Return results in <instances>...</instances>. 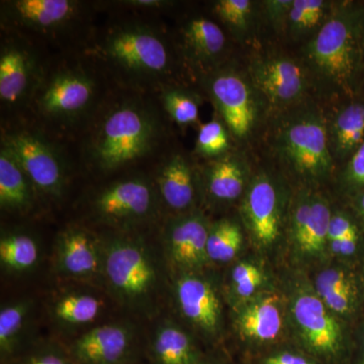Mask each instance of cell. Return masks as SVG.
Masks as SVG:
<instances>
[{"instance_id": "cell-10", "label": "cell", "mask_w": 364, "mask_h": 364, "mask_svg": "<svg viewBox=\"0 0 364 364\" xmlns=\"http://www.w3.org/2000/svg\"><path fill=\"white\" fill-rule=\"evenodd\" d=\"M250 76L254 87L277 107L298 102L308 88V78L303 67L289 57L254 60Z\"/></svg>"}, {"instance_id": "cell-29", "label": "cell", "mask_w": 364, "mask_h": 364, "mask_svg": "<svg viewBox=\"0 0 364 364\" xmlns=\"http://www.w3.org/2000/svg\"><path fill=\"white\" fill-rule=\"evenodd\" d=\"M38 259L39 247L28 235L9 234L0 240V261L9 272H28L35 267Z\"/></svg>"}, {"instance_id": "cell-4", "label": "cell", "mask_w": 364, "mask_h": 364, "mask_svg": "<svg viewBox=\"0 0 364 364\" xmlns=\"http://www.w3.org/2000/svg\"><path fill=\"white\" fill-rule=\"evenodd\" d=\"M309 64L329 85L347 87L356 65V33L353 21L344 11L329 18L309 42Z\"/></svg>"}, {"instance_id": "cell-12", "label": "cell", "mask_w": 364, "mask_h": 364, "mask_svg": "<svg viewBox=\"0 0 364 364\" xmlns=\"http://www.w3.org/2000/svg\"><path fill=\"white\" fill-rule=\"evenodd\" d=\"M95 97V83L83 72L67 70L52 76L41 90L38 105L50 117L77 116Z\"/></svg>"}, {"instance_id": "cell-40", "label": "cell", "mask_w": 364, "mask_h": 364, "mask_svg": "<svg viewBox=\"0 0 364 364\" xmlns=\"http://www.w3.org/2000/svg\"><path fill=\"white\" fill-rule=\"evenodd\" d=\"M294 0H268L264 2L265 13L273 25L282 26L287 23Z\"/></svg>"}, {"instance_id": "cell-27", "label": "cell", "mask_w": 364, "mask_h": 364, "mask_svg": "<svg viewBox=\"0 0 364 364\" xmlns=\"http://www.w3.org/2000/svg\"><path fill=\"white\" fill-rule=\"evenodd\" d=\"M32 310V301L28 299L16 301L4 306L0 311V358L2 361L13 358L26 343L23 330Z\"/></svg>"}, {"instance_id": "cell-21", "label": "cell", "mask_w": 364, "mask_h": 364, "mask_svg": "<svg viewBox=\"0 0 364 364\" xmlns=\"http://www.w3.org/2000/svg\"><path fill=\"white\" fill-rule=\"evenodd\" d=\"M33 60L18 46L4 48L0 56V98L6 105L23 100L32 85Z\"/></svg>"}, {"instance_id": "cell-3", "label": "cell", "mask_w": 364, "mask_h": 364, "mask_svg": "<svg viewBox=\"0 0 364 364\" xmlns=\"http://www.w3.org/2000/svg\"><path fill=\"white\" fill-rule=\"evenodd\" d=\"M277 150L301 176L321 178L332 168L327 124L318 112H301L284 122L277 133Z\"/></svg>"}, {"instance_id": "cell-13", "label": "cell", "mask_w": 364, "mask_h": 364, "mask_svg": "<svg viewBox=\"0 0 364 364\" xmlns=\"http://www.w3.org/2000/svg\"><path fill=\"white\" fill-rule=\"evenodd\" d=\"M279 198L269 178L258 177L249 189L243 210L254 238L261 245H270L279 234Z\"/></svg>"}, {"instance_id": "cell-23", "label": "cell", "mask_w": 364, "mask_h": 364, "mask_svg": "<svg viewBox=\"0 0 364 364\" xmlns=\"http://www.w3.org/2000/svg\"><path fill=\"white\" fill-rule=\"evenodd\" d=\"M160 193L164 202L176 210L188 208L193 202V172L181 155H173L163 165L159 174Z\"/></svg>"}, {"instance_id": "cell-6", "label": "cell", "mask_w": 364, "mask_h": 364, "mask_svg": "<svg viewBox=\"0 0 364 364\" xmlns=\"http://www.w3.org/2000/svg\"><path fill=\"white\" fill-rule=\"evenodd\" d=\"M210 95L225 126L238 140L253 133L259 109L250 85L237 72H219L210 79Z\"/></svg>"}, {"instance_id": "cell-35", "label": "cell", "mask_w": 364, "mask_h": 364, "mask_svg": "<svg viewBox=\"0 0 364 364\" xmlns=\"http://www.w3.org/2000/svg\"><path fill=\"white\" fill-rule=\"evenodd\" d=\"M252 2L249 0H220L215 2V14L236 33H244L250 26Z\"/></svg>"}, {"instance_id": "cell-39", "label": "cell", "mask_w": 364, "mask_h": 364, "mask_svg": "<svg viewBox=\"0 0 364 364\" xmlns=\"http://www.w3.org/2000/svg\"><path fill=\"white\" fill-rule=\"evenodd\" d=\"M354 234H358V230L352 224L350 220L347 219L346 217L342 215H332L331 222H330L329 235H328V242L329 243Z\"/></svg>"}, {"instance_id": "cell-33", "label": "cell", "mask_w": 364, "mask_h": 364, "mask_svg": "<svg viewBox=\"0 0 364 364\" xmlns=\"http://www.w3.org/2000/svg\"><path fill=\"white\" fill-rule=\"evenodd\" d=\"M229 131L219 119L203 124L196 136V150L205 157H219L230 147Z\"/></svg>"}, {"instance_id": "cell-26", "label": "cell", "mask_w": 364, "mask_h": 364, "mask_svg": "<svg viewBox=\"0 0 364 364\" xmlns=\"http://www.w3.org/2000/svg\"><path fill=\"white\" fill-rule=\"evenodd\" d=\"M207 184L208 193L215 200H237L245 186V168L240 158L226 155L213 162L208 168Z\"/></svg>"}, {"instance_id": "cell-41", "label": "cell", "mask_w": 364, "mask_h": 364, "mask_svg": "<svg viewBox=\"0 0 364 364\" xmlns=\"http://www.w3.org/2000/svg\"><path fill=\"white\" fill-rule=\"evenodd\" d=\"M325 306L332 312L345 314L350 310L352 303V289H345L340 293L331 294L327 298L321 299Z\"/></svg>"}, {"instance_id": "cell-17", "label": "cell", "mask_w": 364, "mask_h": 364, "mask_svg": "<svg viewBox=\"0 0 364 364\" xmlns=\"http://www.w3.org/2000/svg\"><path fill=\"white\" fill-rule=\"evenodd\" d=\"M331 212L324 200L318 198L299 203L293 217L294 240L303 253L321 252L328 242Z\"/></svg>"}, {"instance_id": "cell-47", "label": "cell", "mask_w": 364, "mask_h": 364, "mask_svg": "<svg viewBox=\"0 0 364 364\" xmlns=\"http://www.w3.org/2000/svg\"><path fill=\"white\" fill-rule=\"evenodd\" d=\"M356 364H364V347L363 352H361L360 358H359L358 363Z\"/></svg>"}, {"instance_id": "cell-24", "label": "cell", "mask_w": 364, "mask_h": 364, "mask_svg": "<svg viewBox=\"0 0 364 364\" xmlns=\"http://www.w3.org/2000/svg\"><path fill=\"white\" fill-rule=\"evenodd\" d=\"M277 303V299L272 296L246 309L238 320L241 334L254 342L274 341L282 328V318Z\"/></svg>"}, {"instance_id": "cell-48", "label": "cell", "mask_w": 364, "mask_h": 364, "mask_svg": "<svg viewBox=\"0 0 364 364\" xmlns=\"http://www.w3.org/2000/svg\"><path fill=\"white\" fill-rule=\"evenodd\" d=\"M140 364H144V363H140Z\"/></svg>"}, {"instance_id": "cell-42", "label": "cell", "mask_w": 364, "mask_h": 364, "mask_svg": "<svg viewBox=\"0 0 364 364\" xmlns=\"http://www.w3.org/2000/svg\"><path fill=\"white\" fill-rule=\"evenodd\" d=\"M348 177L355 183L364 186V141L352 155L348 165Z\"/></svg>"}, {"instance_id": "cell-36", "label": "cell", "mask_w": 364, "mask_h": 364, "mask_svg": "<svg viewBox=\"0 0 364 364\" xmlns=\"http://www.w3.org/2000/svg\"><path fill=\"white\" fill-rule=\"evenodd\" d=\"M232 279L237 294L242 298H247L262 284L263 275L255 265L243 262L234 268Z\"/></svg>"}, {"instance_id": "cell-32", "label": "cell", "mask_w": 364, "mask_h": 364, "mask_svg": "<svg viewBox=\"0 0 364 364\" xmlns=\"http://www.w3.org/2000/svg\"><path fill=\"white\" fill-rule=\"evenodd\" d=\"M1 364H78L69 353L66 345L58 342L28 343L13 358Z\"/></svg>"}, {"instance_id": "cell-18", "label": "cell", "mask_w": 364, "mask_h": 364, "mask_svg": "<svg viewBox=\"0 0 364 364\" xmlns=\"http://www.w3.org/2000/svg\"><path fill=\"white\" fill-rule=\"evenodd\" d=\"M146 355L147 364H200L203 358L191 337L169 323L153 333Z\"/></svg>"}, {"instance_id": "cell-43", "label": "cell", "mask_w": 364, "mask_h": 364, "mask_svg": "<svg viewBox=\"0 0 364 364\" xmlns=\"http://www.w3.org/2000/svg\"><path fill=\"white\" fill-rule=\"evenodd\" d=\"M358 234H354L332 242V243H330V245H331L333 252L347 256L355 252L356 247H358Z\"/></svg>"}, {"instance_id": "cell-16", "label": "cell", "mask_w": 364, "mask_h": 364, "mask_svg": "<svg viewBox=\"0 0 364 364\" xmlns=\"http://www.w3.org/2000/svg\"><path fill=\"white\" fill-rule=\"evenodd\" d=\"M207 225L198 215L172 223L167 233V247L171 260L178 267H200L208 258Z\"/></svg>"}, {"instance_id": "cell-46", "label": "cell", "mask_w": 364, "mask_h": 364, "mask_svg": "<svg viewBox=\"0 0 364 364\" xmlns=\"http://www.w3.org/2000/svg\"><path fill=\"white\" fill-rule=\"evenodd\" d=\"M359 208H360L361 213L364 215V196L360 198V202H359Z\"/></svg>"}, {"instance_id": "cell-8", "label": "cell", "mask_w": 364, "mask_h": 364, "mask_svg": "<svg viewBox=\"0 0 364 364\" xmlns=\"http://www.w3.org/2000/svg\"><path fill=\"white\" fill-rule=\"evenodd\" d=\"M78 364H140L135 332L124 324L100 326L66 345Z\"/></svg>"}, {"instance_id": "cell-20", "label": "cell", "mask_w": 364, "mask_h": 364, "mask_svg": "<svg viewBox=\"0 0 364 364\" xmlns=\"http://www.w3.org/2000/svg\"><path fill=\"white\" fill-rule=\"evenodd\" d=\"M33 184L11 148L0 151V205L9 212L23 213L32 207Z\"/></svg>"}, {"instance_id": "cell-45", "label": "cell", "mask_w": 364, "mask_h": 364, "mask_svg": "<svg viewBox=\"0 0 364 364\" xmlns=\"http://www.w3.org/2000/svg\"><path fill=\"white\" fill-rule=\"evenodd\" d=\"M200 364H224L217 358H203Z\"/></svg>"}, {"instance_id": "cell-11", "label": "cell", "mask_w": 364, "mask_h": 364, "mask_svg": "<svg viewBox=\"0 0 364 364\" xmlns=\"http://www.w3.org/2000/svg\"><path fill=\"white\" fill-rule=\"evenodd\" d=\"M154 207V193L143 179H128L107 186L98 193L95 210L109 224H128L145 219Z\"/></svg>"}, {"instance_id": "cell-14", "label": "cell", "mask_w": 364, "mask_h": 364, "mask_svg": "<svg viewBox=\"0 0 364 364\" xmlns=\"http://www.w3.org/2000/svg\"><path fill=\"white\" fill-rule=\"evenodd\" d=\"M56 256L60 273L75 279H90L104 267L97 241L79 228H70L60 235Z\"/></svg>"}, {"instance_id": "cell-37", "label": "cell", "mask_w": 364, "mask_h": 364, "mask_svg": "<svg viewBox=\"0 0 364 364\" xmlns=\"http://www.w3.org/2000/svg\"><path fill=\"white\" fill-rule=\"evenodd\" d=\"M349 289H352L350 280L344 272L337 268L324 270L316 279V291L320 299Z\"/></svg>"}, {"instance_id": "cell-5", "label": "cell", "mask_w": 364, "mask_h": 364, "mask_svg": "<svg viewBox=\"0 0 364 364\" xmlns=\"http://www.w3.org/2000/svg\"><path fill=\"white\" fill-rule=\"evenodd\" d=\"M105 56L134 76L156 77L168 71L166 43L145 26H126L112 31L102 46Z\"/></svg>"}, {"instance_id": "cell-15", "label": "cell", "mask_w": 364, "mask_h": 364, "mask_svg": "<svg viewBox=\"0 0 364 364\" xmlns=\"http://www.w3.org/2000/svg\"><path fill=\"white\" fill-rule=\"evenodd\" d=\"M176 296L184 317L207 334L218 332L221 306L214 289L200 277L186 275L177 282Z\"/></svg>"}, {"instance_id": "cell-22", "label": "cell", "mask_w": 364, "mask_h": 364, "mask_svg": "<svg viewBox=\"0 0 364 364\" xmlns=\"http://www.w3.org/2000/svg\"><path fill=\"white\" fill-rule=\"evenodd\" d=\"M181 36L191 58L200 63L215 61L226 48V37L222 28L202 16L186 21L182 26Z\"/></svg>"}, {"instance_id": "cell-30", "label": "cell", "mask_w": 364, "mask_h": 364, "mask_svg": "<svg viewBox=\"0 0 364 364\" xmlns=\"http://www.w3.org/2000/svg\"><path fill=\"white\" fill-rule=\"evenodd\" d=\"M243 236L236 223L223 220L208 232L207 252L208 259L228 262L233 259L241 249Z\"/></svg>"}, {"instance_id": "cell-9", "label": "cell", "mask_w": 364, "mask_h": 364, "mask_svg": "<svg viewBox=\"0 0 364 364\" xmlns=\"http://www.w3.org/2000/svg\"><path fill=\"white\" fill-rule=\"evenodd\" d=\"M4 144L18 158L33 186L48 196L62 193L65 181L63 166L42 139L28 132H18L7 136Z\"/></svg>"}, {"instance_id": "cell-28", "label": "cell", "mask_w": 364, "mask_h": 364, "mask_svg": "<svg viewBox=\"0 0 364 364\" xmlns=\"http://www.w3.org/2000/svg\"><path fill=\"white\" fill-rule=\"evenodd\" d=\"M102 301L88 294H68L53 305V316L61 324L80 326L90 324L100 315Z\"/></svg>"}, {"instance_id": "cell-1", "label": "cell", "mask_w": 364, "mask_h": 364, "mask_svg": "<svg viewBox=\"0 0 364 364\" xmlns=\"http://www.w3.org/2000/svg\"><path fill=\"white\" fill-rule=\"evenodd\" d=\"M105 279L112 293L126 306L144 310L158 293L156 263L146 246L131 239H116L104 252Z\"/></svg>"}, {"instance_id": "cell-31", "label": "cell", "mask_w": 364, "mask_h": 364, "mask_svg": "<svg viewBox=\"0 0 364 364\" xmlns=\"http://www.w3.org/2000/svg\"><path fill=\"white\" fill-rule=\"evenodd\" d=\"M330 4L323 0H294L287 18L289 32L294 36L306 35L329 18Z\"/></svg>"}, {"instance_id": "cell-44", "label": "cell", "mask_w": 364, "mask_h": 364, "mask_svg": "<svg viewBox=\"0 0 364 364\" xmlns=\"http://www.w3.org/2000/svg\"><path fill=\"white\" fill-rule=\"evenodd\" d=\"M128 4H132V6L153 9V7L161 6L164 2L159 0H135V1H129Z\"/></svg>"}, {"instance_id": "cell-38", "label": "cell", "mask_w": 364, "mask_h": 364, "mask_svg": "<svg viewBox=\"0 0 364 364\" xmlns=\"http://www.w3.org/2000/svg\"><path fill=\"white\" fill-rule=\"evenodd\" d=\"M258 364H318L315 358L299 352L282 350L273 352L260 359Z\"/></svg>"}, {"instance_id": "cell-34", "label": "cell", "mask_w": 364, "mask_h": 364, "mask_svg": "<svg viewBox=\"0 0 364 364\" xmlns=\"http://www.w3.org/2000/svg\"><path fill=\"white\" fill-rule=\"evenodd\" d=\"M163 105L171 119L181 126L196 124L200 114L198 98L181 90H167L163 95Z\"/></svg>"}, {"instance_id": "cell-25", "label": "cell", "mask_w": 364, "mask_h": 364, "mask_svg": "<svg viewBox=\"0 0 364 364\" xmlns=\"http://www.w3.org/2000/svg\"><path fill=\"white\" fill-rule=\"evenodd\" d=\"M329 134L330 150L339 156L355 152L364 141V105L343 107L333 119Z\"/></svg>"}, {"instance_id": "cell-7", "label": "cell", "mask_w": 364, "mask_h": 364, "mask_svg": "<svg viewBox=\"0 0 364 364\" xmlns=\"http://www.w3.org/2000/svg\"><path fill=\"white\" fill-rule=\"evenodd\" d=\"M293 313L306 349L313 358L338 363L343 355V338L338 323L325 304L318 296L303 294L294 301Z\"/></svg>"}, {"instance_id": "cell-2", "label": "cell", "mask_w": 364, "mask_h": 364, "mask_svg": "<svg viewBox=\"0 0 364 364\" xmlns=\"http://www.w3.org/2000/svg\"><path fill=\"white\" fill-rule=\"evenodd\" d=\"M152 119L132 105L119 107L107 117L95 138L93 155L100 168L114 170L135 161L154 141Z\"/></svg>"}, {"instance_id": "cell-19", "label": "cell", "mask_w": 364, "mask_h": 364, "mask_svg": "<svg viewBox=\"0 0 364 364\" xmlns=\"http://www.w3.org/2000/svg\"><path fill=\"white\" fill-rule=\"evenodd\" d=\"M9 7L14 21L39 31L63 26L71 20L77 9L75 2L68 0H16Z\"/></svg>"}]
</instances>
